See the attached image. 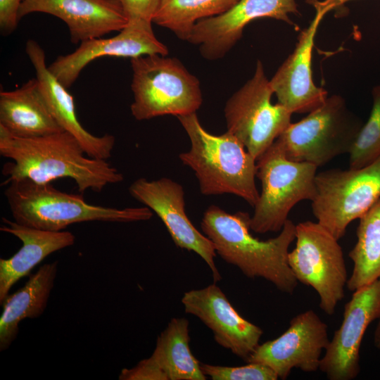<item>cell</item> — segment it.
Segmentation results:
<instances>
[{
	"label": "cell",
	"instance_id": "1",
	"mask_svg": "<svg viewBox=\"0 0 380 380\" xmlns=\"http://www.w3.org/2000/svg\"><path fill=\"white\" fill-rule=\"evenodd\" d=\"M0 155L11 160L2 168L6 177L4 185L20 179L51 183L70 178L80 193L101 192L106 186L124 179L106 160L88 156L79 141L65 131L23 139L11 136L0 127Z\"/></svg>",
	"mask_w": 380,
	"mask_h": 380
},
{
	"label": "cell",
	"instance_id": "2",
	"mask_svg": "<svg viewBox=\"0 0 380 380\" xmlns=\"http://www.w3.org/2000/svg\"><path fill=\"white\" fill-rule=\"evenodd\" d=\"M250 225L248 213H228L215 205L207 208L201 222L202 231L222 260L248 278H262L278 290L292 294L298 281L289 265L288 254L296 239V224L287 220L279 234L266 241L255 238Z\"/></svg>",
	"mask_w": 380,
	"mask_h": 380
},
{
	"label": "cell",
	"instance_id": "3",
	"mask_svg": "<svg viewBox=\"0 0 380 380\" xmlns=\"http://www.w3.org/2000/svg\"><path fill=\"white\" fill-rule=\"evenodd\" d=\"M187 134L191 148L179 155L198 179L205 196L231 194L254 207L260 194L256 188V159L231 133L213 135L201 125L196 113L177 117Z\"/></svg>",
	"mask_w": 380,
	"mask_h": 380
},
{
	"label": "cell",
	"instance_id": "4",
	"mask_svg": "<svg viewBox=\"0 0 380 380\" xmlns=\"http://www.w3.org/2000/svg\"><path fill=\"white\" fill-rule=\"evenodd\" d=\"M4 191L14 221L39 229L60 232L75 223L101 221L131 222L153 217L145 207L117 208L87 203L82 195L68 194L51 183L28 179L11 181Z\"/></svg>",
	"mask_w": 380,
	"mask_h": 380
},
{
	"label": "cell",
	"instance_id": "5",
	"mask_svg": "<svg viewBox=\"0 0 380 380\" xmlns=\"http://www.w3.org/2000/svg\"><path fill=\"white\" fill-rule=\"evenodd\" d=\"M131 89L134 101L130 110L137 120L196 111L203 102L198 79L176 58L160 54L131 58Z\"/></svg>",
	"mask_w": 380,
	"mask_h": 380
},
{
	"label": "cell",
	"instance_id": "6",
	"mask_svg": "<svg viewBox=\"0 0 380 380\" xmlns=\"http://www.w3.org/2000/svg\"><path fill=\"white\" fill-rule=\"evenodd\" d=\"M363 124L345 99L334 94L300 121L291 122L275 141L289 159L318 167L349 154Z\"/></svg>",
	"mask_w": 380,
	"mask_h": 380
},
{
	"label": "cell",
	"instance_id": "7",
	"mask_svg": "<svg viewBox=\"0 0 380 380\" xmlns=\"http://www.w3.org/2000/svg\"><path fill=\"white\" fill-rule=\"evenodd\" d=\"M256 166L262 189L251 217V230L277 232L296 204L315 198L317 167L289 159L276 141L257 159Z\"/></svg>",
	"mask_w": 380,
	"mask_h": 380
},
{
	"label": "cell",
	"instance_id": "8",
	"mask_svg": "<svg viewBox=\"0 0 380 380\" xmlns=\"http://www.w3.org/2000/svg\"><path fill=\"white\" fill-rule=\"evenodd\" d=\"M288 263L298 282L315 290L322 310L332 315L345 296L348 279L338 239L317 222H300Z\"/></svg>",
	"mask_w": 380,
	"mask_h": 380
},
{
	"label": "cell",
	"instance_id": "9",
	"mask_svg": "<svg viewBox=\"0 0 380 380\" xmlns=\"http://www.w3.org/2000/svg\"><path fill=\"white\" fill-rule=\"evenodd\" d=\"M311 201L317 222L337 239L380 199V157L361 168L331 169L317 173Z\"/></svg>",
	"mask_w": 380,
	"mask_h": 380
},
{
	"label": "cell",
	"instance_id": "10",
	"mask_svg": "<svg viewBox=\"0 0 380 380\" xmlns=\"http://www.w3.org/2000/svg\"><path fill=\"white\" fill-rule=\"evenodd\" d=\"M274 94L262 63L258 60L253 75L227 100L224 108L227 132L259 158L291 123L292 113L273 104Z\"/></svg>",
	"mask_w": 380,
	"mask_h": 380
},
{
	"label": "cell",
	"instance_id": "11",
	"mask_svg": "<svg viewBox=\"0 0 380 380\" xmlns=\"http://www.w3.org/2000/svg\"><path fill=\"white\" fill-rule=\"evenodd\" d=\"M315 8L310 25L298 35L293 52L270 80L278 103L293 113H309L322 106L327 91L312 79V58L317 30L324 15L334 10L333 0H307Z\"/></svg>",
	"mask_w": 380,
	"mask_h": 380
},
{
	"label": "cell",
	"instance_id": "12",
	"mask_svg": "<svg viewBox=\"0 0 380 380\" xmlns=\"http://www.w3.org/2000/svg\"><path fill=\"white\" fill-rule=\"evenodd\" d=\"M329 341L327 324L308 310L293 317L281 336L259 344L246 362L269 367L281 379H287L293 369L314 372Z\"/></svg>",
	"mask_w": 380,
	"mask_h": 380
},
{
	"label": "cell",
	"instance_id": "13",
	"mask_svg": "<svg viewBox=\"0 0 380 380\" xmlns=\"http://www.w3.org/2000/svg\"><path fill=\"white\" fill-rule=\"evenodd\" d=\"M343 320L320 360L330 380H352L360 372V347L369 325L380 317V278L353 291Z\"/></svg>",
	"mask_w": 380,
	"mask_h": 380
},
{
	"label": "cell",
	"instance_id": "14",
	"mask_svg": "<svg viewBox=\"0 0 380 380\" xmlns=\"http://www.w3.org/2000/svg\"><path fill=\"white\" fill-rule=\"evenodd\" d=\"M129 192L160 217L177 247L195 252L205 262L215 283L221 280L214 260L217 253L215 245L187 217L181 184L166 177L150 181L139 178L131 184Z\"/></svg>",
	"mask_w": 380,
	"mask_h": 380
},
{
	"label": "cell",
	"instance_id": "15",
	"mask_svg": "<svg viewBox=\"0 0 380 380\" xmlns=\"http://www.w3.org/2000/svg\"><path fill=\"white\" fill-rule=\"evenodd\" d=\"M300 15L296 0H239L224 13L196 23L187 42L198 46L206 60L223 58L241 38L254 20L271 18L298 29L289 14Z\"/></svg>",
	"mask_w": 380,
	"mask_h": 380
},
{
	"label": "cell",
	"instance_id": "16",
	"mask_svg": "<svg viewBox=\"0 0 380 380\" xmlns=\"http://www.w3.org/2000/svg\"><path fill=\"white\" fill-rule=\"evenodd\" d=\"M151 23L129 22L118 34L80 43L72 53L59 56L48 68L67 89L91 61L103 56L136 58L145 55L167 56V47L156 37Z\"/></svg>",
	"mask_w": 380,
	"mask_h": 380
},
{
	"label": "cell",
	"instance_id": "17",
	"mask_svg": "<svg viewBox=\"0 0 380 380\" xmlns=\"http://www.w3.org/2000/svg\"><path fill=\"white\" fill-rule=\"evenodd\" d=\"M182 303L186 313L197 317L216 343L235 355L246 360L259 345L262 329L242 317L215 282L185 292Z\"/></svg>",
	"mask_w": 380,
	"mask_h": 380
},
{
	"label": "cell",
	"instance_id": "18",
	"mask_svg": "<svg viewBox=\"0 0 380 380\" xmlns=\"http://www.w3.org/2000/svg\"><path fill=\"white\" fill-rule=\"evenodd\" d=\"M33 13L62 20L73 44L120 32L129 23L122 0H23L18 12L20 20Z\"/></svg>",
	"mask_w": 380,
	"mask_h": 380
},
{
	"label": "cell",
	"instance_id": "19",
	"mask_svg": "<svg viewBox=\"0 0 380 380\" xmlns=\"http://www.w3.org/2000/svg\"><path fill=\"white\" fill-rule=\"evenodd\" d=\"M25 51L49 110L60 127L79 141L88 156L102 160L110 158L115 143L114 136L98 137L86 130L77 118L73 97L49 71L44 49L36 41L29 39Z\"/></svg>",
	"mask_w": 380,
	"mask_h": 380
},
{
	"label": "cell",
	"instance_id": "20",
	"mask_svg": "<svg viewBox=\"0 0 380 380\" xmlns=\"http://www.w3.org/2000/svg\"><path fill=\"white\" fill-rule=\"evenodd\" d=\"M1 232L20 239L23 246L9 258H0V304L12 286L51 253L72 246L75 235L68 231L51 232L18 224L2 218Z\"/></svg>",
	"mask_w": 380,
	"mask_h": 380
},
{
	"label": "cell",
	"instance_id": "21",
	"mask_svg": "<svg viewBox=\"0 0 380 380\" xmlns=\"http://www.w3.org/2000/svg\"><path fill=\"white\" fill-rule=\"evenodd\" d=\"M0 127L23 139L64 131L51 113L36 77L15 90L1 91Z\"/></svg>",
	"mask_w": 380,
	"mask_h": 380
},
{
	"label": "cell",
	"instance_id": "22",
	"mask_svg": "<svg viewBox=\"0 0 380 380\" xmlns=\"http://www.w3.org/2000/svg\"><path fill=\"white\" fill-rule=\"evenodd\" d=\"M57 272V261L42 265L22 288L5 298L0 317L1 351L8 349L14 341L23 319L37 318L44 313Z\"/></svg>",
	"mask_w": 380,
	"mask_h": 380
},
{
	"label": "cell",
	"instance_id": "23",
	"mask_svg": "<svg viewBox=\"0 0 380 380\" xmlns=\"http://www.w3.org/2000/svg\"><path fill=\"white\" fill-rule=\"evenodd\" d=\"M189 321L172 318L156 341L149 359L163 372L167 380H205L199 362L189 346Z\"/></svg>",
	"mask_w": 380,
	"mask_h": 380
},
{
	"label": "cell",
	"instance_id": "24",
	"mask_svg": "<svg viewBox=\"0 0 380 380\" xmlns=\"http://www.w3.org/2000/svg\"><path fill=\"white\" fill-rule=\"evenodd\" d=\"M359 220L357 241L349 253L353 267L346 286L351 291L380 278V199Z\"/></svg>",
	"mask_w": 380,
	"mask_h": 380
},
{
	"label": "cell",
	"instance_id": "25",
	"mask_svg": "<svg viewBox=\"0 0 380 380\" xmlns=\"http://www.w3.org/2000/svg\"><path fill=\"white\" fill-rule=\"evenodd\" d=\"M239 0H160L153 23L187 41L195 24L221 15Z\"/></svg>",
	"mask_w": 380,
	"mask_h": 380
},
{
	"label": "cell",
	"instance_id": "26",
	"mask_svg": "<svg viewBox=\"0 0 380 380\" xmlns=\"http://www.w3.org/2000/svg\"><path fill=\"white\" fill-rule=\"evenodd\" d=\"M372 108L349 153V167L361 168L380 157V85L372 91Z\"/></svg>",
	"mask_w": 380,
	"mask_h": 380
},
{
	"label": "cell",
	"instance_id": "27",
	"mask_svg": "<svg viewBox=\"0 0 380 380\" xmlns=\"http://www.w3.org/2000/svg\"><path fill=\"white\" fill-rule=\"evenodd\" d=\"M203 373L213 380H277V374L269 367L255 362L239 367L200 364Z\"/></svg>",
	"mask_w": 380,
	"mask_h": 380
},
{
	"label": "cell",
	"instance_id": "28",
	"mask_svg": "<svg viewBox=\"0 0 380 380\" xmlns=\"http://www.w3.org/2000/svg\"><path fill=\"white\" fill-rule=\"evenodd\" d=\"M160 0H122L129 22L153 23V18Z\"/></svg>",
	"mask_w": 380,
	"mask_h": 380
},
{
	"label": "cell",
	"instance_id": "29",
	"mask_svg": "<svg viewBox=\"0 0 380 380\" xmlns=\"http://www.w3.org/2000/svg\"><path fill=\"white\" fill-rule=\"evenodd\" d=\"M121 380H167L163 372L148 358L142 360L131 369H123Z\"/></svg>",
	"mask_w": 380,
	"mask_h": 380
},
{
	"label": "cell",
	"instance_id": "30",
	"mask_svg": "<svg viewBox=\"0 0 380 380\" xmlns=\"http://www.w3.org/2000/svg\"><path fill=\"white\" fill-rule=\"evenodd\" d=\"M23 0H0V30L4 36L16 29L20 19L18 12Z\"/></svg>",
	"mask_w": 380,
	"mask_h": 380
},
{
	"label": "cell",
	"instance_id": "31",
	"mask_svg": "<svg viewBox=\"0 0 380 380\" xmlns=\"http://www.w3.org/2000/svg\"><path fill=\"white\" fill-rule=\"evenodd\" d=\"M333 1L335 4L334 10L338 11V10L341 9V8L343 6L345 3L350 0H333Z\"/></svg>",
	"mask_w": 380,
	"mask_h": 380
}]
</instances>
